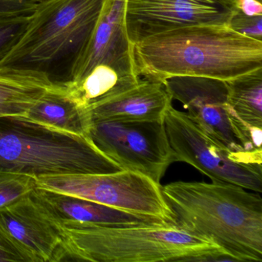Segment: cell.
Instances as JSON below:
<instances>
[{
  "instance_id": "1",
  "label": "cell",
  "mask_w": 262,
  "mask_h": 262,
  "mask_svg": "<svg viewBox=\"0 0 262 262\" xmlns=\"http://www.w3.org/2000/svg\"><path fill=\"white\" fill-rule=\"evenodd\" d=\"M105 0H41L0 74L52 87L73 82Z\"/></svg>"
},
{
  "instance_id": "2",
  "label": "cell",
  "mask_w": 262,
  "mask_h": 262,
  "mask_svg": "<svg viewBox=\"0 0 262 262\" xmlns=\"http://www.w3.org/2000/svg\"><path fill=\"white\" fill-rule=\"evenodd\" d=\"M139 76L163 82L173 76L228 81L262 68V41L228 25L184 27L133 46Z\"/></svg>"
},
{
  "instance_id": "3",
  "label": "cell",
  "mask_w": 262,
  "mask_h": 262,
  "mask_svg": "<svg viewBox=\"0 0 262 262\" xmlns=\"http://www.w3.org/2000/svg\"><path fill=\"white\" fill-rule=\"evenodd\" d=\"M162 193L180 228L211 241L235 261H261L260 193L219 182H172Z\"/></svg>"
},
{
  "instance_id": "4",
  "label": "cell",
  "mask_w": 262,
  "mask_h": 262,
  "mask_svg": "<svg viewBox=\"0 0 262 262\" xmlns=\"http://www.w3.org/2000/svg\"><path fill=\"white\" fill-rule=\"evenodd\" d=\"M57 222L63 237L59 262H199L207 254H226L176 224L108 227Z\"/></svg>"
},
{
  "instance_id": "5",
  "label": "cell",
  "mask_w": 262,
  "mask_h": 262,
  "mask_svg": "<svg viewBox=\"0 0 262 262\" xmlns=\"http://www.w3.org/2000/svg\"><path fill=\"white\" fill-rule=\"evenodd\" d=\"M0 170L35 178L123 170L87 136L64 134L22 116L0 117Z\"/></svg>"
},
{
  "instance_id": "6",
  "label": "cell",
  "mask_w": 262,
  "mask_h": 262,
  "mask_svg": "<svg viewBox=\"0 0 262 262\" xmlns=\"http://www.w3.org/2000/svg\"><path fill=\"white\" fill-rule=\"evenodd\" d=\"M36 182L37 188L176 224L162 185L140 173L120 170L105 174L42 176L36 178Z\"/></svg>"
},
{
  "instance_id": "7",
  "label": "cell",
  "mask_w": 262,
  "mask_h": 262,
  "mask_svg": "<svg viewBox=\"0 0 262 262\" xmlns=\"http://www.w3.org/2000/svg\"><path fill=\"white\" fill-rule=\"evenodd\" d=\"M174 161L189 164L212 182L262 192V165L251 164L208 136L187 113L173 106L164 119Z\"/></svg>"
},
{
  "instance_id": "8",
  "label": "cell",
  "mask_w": 262,
  "mask_h": 262,
  "mask_svg": "<svg viewBox=\"0 0 262 262\" xmlns=\"http://www.w3.org/2000/svg\"><path fill=\"white\" fill-rule=\"evenodd\" d=\"M89 136L122 169L140 173L158 183L174 162L164 122L93 121Z\"/></svg>"
},
{
  "instance_id": "9",
  "label": "cell",
  "mask_w": 262,
  "mask_h": 262,
  "mask_svg": "<svg viewBox=\"0 0 262 262\" xmlns=\"http://www.w3.org/2000/svg\"><path fill=\"white\" fill-rule=\"evenodd\" d=\"M234 0H125L124 24L136 45L165 32L199 25H228Z\"/></svg>"
},
{
  "instance_id": "10",
  "label": "cell",
  "mask_w": 262,
  "mask_h": 262,
  "mask_svg": "<svg viewBox=\"0 0 262 262\" xmlns=\"http://www.w3.org/2000/svg\"><path fill=\"white\" fill-rule=\"evenodd\" d=\"M171 96L183 105L189 117L208 136L251 164L262 165V159L247 152L237 142L225 105V81L199 76H173L163 81Z\"/></svg>"
},
{
  "instance_id": "11",
  "label": "cell",
  "mask_w": 262,
  "mask_h": 262,
  "mask_svg": "<svg viewBox=\"0 0 262 262\" xmlns=\"http://www.w3.org/2000/svg\"><path fill=\"white\" fill-rule=\"evenodd\" d=\"M0 228L17 242L32 262H59L63 242L60 227L33 194L0 210Z\"/></svg>"
},
{
  "instance_id": "12",
  "label": "cell",
  "mask_w": 262,
  "mask_h": 262,
  "mask_svg": "<svg viewBox=\"0 0 262 262\" xmlns=\"http://www.w3.org/2000/svg\"><path fill=\"white\" fill-rule=\"evenodd\" d=\"M125 1L105 0L73 82L85 77L97 66L120 65L136 61L124 24Z\"/></svg>"
},
{
  "instance_id": "13",
  "label": "cell",
  "mask_w": 262,
  "mask_h": 262,
  "mask_svg": "<svg viewBox=\"0 0 262 262\" xmlns=\"http://www.w3.org/2000/svg\"><path fill=\"white\" fill-rule=\"evenodd\" d=\"M32 194L57 222L108 227L166 222L44 188H36Z\"/></svg>"
},
{
  "instance_id": "14",
  "label": "cell",
  "mask_w": 262,
  "mask_h": 262,
  "mask_svg": "<svg viewBox=\"0 0 262 262\" xmlns=\"http://www.w3.org/2000/svg\"><path fill=\"white\" fill-rule=\"evenodd\" d=\"M172 99L163 83L144 79L131 90L90 110L92 120L164 122Z\"/></svg>"
},
{
  "instance_id": "15",
  "label": "cell",
  "mask_w": 262,
  "mask_h": 262,
  "mask_svg": "<svg viewBox=\"0 0 262 262\" xmlns=\"http://www.w3.org/2000/svg\"><path fill=\"white\" fill-rule=\"evenodd\" d=\"M136 61L120 65H99L85 77L65 87L67 95L90 113L96 105L113 99L140 82Z\"/></svg>"
},
{
  "instance_id": "16",
  "label": "cell",
  "mask_w": 262,
  "mask_h": 262,
  "mask_svg": "<svg viewBox=\"0 0 262 262\" xmlns=\"http://www.w3.org/2000/svg\"><path fill=\"white\" fill-rule=\"evenodd\" d=\"M23 118L53 131L87 137L93 123L90 113L67 95L65 87L48 90Z\"/></svg>"
},
{
  "instance_id": "17",
  "label": "cell",
  "mask_w": 262,
  "mask_h": 262,
  "mask_svg": "<svg viewBox=\"0 0 262 262\" xmlns=\"http://www.w3.org/2000/svg\"><path fill=\"white\" fill-rule=\"evenodd\" d=\"M225 82L227 106L248 123L262 126V68Z\"/></svg>"
},
{
  "instance_id": "18",
  "label": "cell",
  "mask_w": 262,
  "mask_h": 262,
  "mask_svg": "<svg viewBox=\"0 0 262 262\" xmlns=\"http://www.w3.org/2000/svg\"><path fill=\"white\" fill-rule=\"evenodd\" d=\"M53 88L33 79L0 74V117H24Z\"/></svg>"
},
{
  "instance_id": "19",
  "label": "cell",
  "mask_w": 262,
  "mask_h": 262,
  "mask_svg": "<svg viewBox=\"0 0 262 262\" xmlns=\"http://www.w3.org/2000/svg\"><path fill=\"white\" fill-rule=\"evenodd\" d=\"M36 188L33 176L0 170V210L30 195Z\"/></svg>"
},
{
  "instance_id": "20",
  "label": "cell",
  "mask_w": 262,
  "mask_h": 262,
  "mask_svg": "<svg viewBox=\"0 0 262 262\" xmlns=\"http://www.w3.org/2000/svg\"><path fill=\"white\" fill-rule=\"evenodd\" d=\"M234 136L241 146L250 154L262 159V126L248 123L225 105Z\"/></svg>"
},
{
  "instance_id": "21",
  "label": "cell",
  "mask_w": 262,
  "mask_h": 262,
  "mask_svg": "<svg viewBox=\"0 0 262 262\" xmlns=\"http://www.w3.org/2000/svg\"><path fill=\"white\" fill-rule=\"evenodd\" d=\"M30 15H15L0 17V62L16 47L24 36Z\"/></svg>"
},
{
  "instance_id": "22",
  "label": "cell",
  "mask_w": 262,
  "mask_h": 262,
  "mask_svg": "<svg viewBox=\"0 0 262 262\" xmlns=\"http://www.w3.org/2000/svg\"><path fill=\"white\" fill-rule=\"evenodd\" d=\"M228 26L243 36L262 41V16H247L236 8Z\"/></svg>"
},
{
  "instance_id": "23",
  "label": "cell",
  "mask_w": 262,
  "mask_h": 262,
  "mask_svg": "<svg viewBox=\"0 0 262 262\" xmlns=\"http://www.w3.org/2000/svg\"><path fill=\"white\" fill-rule=\"evenodd\" d=\"M0 261L32 262L27 252L3 228H0Z\"/></svg>"
},
{
  "instance_id": "24",
  "label": "cell",
  "mask_w": 262,
  "mask_h": 262,
  "mask_svg": "<svg viewBox=\"0 0 262 262\" xmlns=\"http://www.w3.org/2000/svg\"><path fill=\"white\" fill-rule=\"evenodd\" d=\"M39 2L37 0H0V17L32 14Z\"/></svg>"
},
{
  "instance_id": "25",
  "label": "cell",
  "mask_w": 262,
  "mask_h": 262,
  "mask_svg": "<svg viewBox=\"0 0 262 262\" xmlns=\"http://www.w3.org/2000/svg\"><path fill=\"white\" fill-rule=\"evenodd\" d=\"M236 8L247 16H262V2L259 0H234Z\"/></svg>"
},
{
  "instance_id": "26",
  "label": "cell",
  "mask_w": 262,
  "mask_h": 262,
  "mask_svg": "<svg viewBox=\"0 0 262 262\" xmlns=\"http://www.w3.org/2000/svg\"><path fill=\"white\" fill-rule=\"evenodd\" d=\"M259 1H261V2H262V0H259Z\"/></svg>"
},
{
  "instance_id": "27",
  "label": "cell",
  "mask_w": 262,
  "mask_h": 262,
  "mask_svg": "<svg viewBox=\"0 0 262 262\" xmlns=\"http://www.w3.org/2000/svg\"><path fill=\"white\" fill-rule=\"evenodd\" d=\"M37 1H41V0H37Z\"/></svg>"
},
{
  "instance_id": "28",
  "label": "cell",
  "mask_w": 262,
  "mask_h": 262,
  "mask_svg": "<svg viewBox=\"0 0 262 262\" xmlns=\"http://www.w3.org/2000/svg\"></svg>"
}]
</instances>
